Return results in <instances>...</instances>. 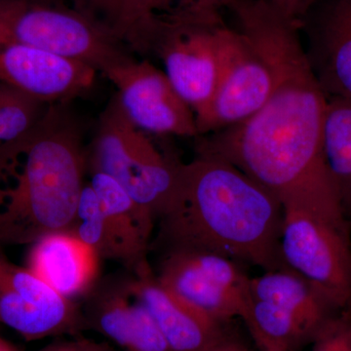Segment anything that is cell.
<instances>
[{
  "instance_id": "obj_23",
  "label": "cell",
  "mask_w": 351,
  "mask_h": 351,
  "mask_svg": "<svg viewBox=\"0 0 351 351\" xmlns=\"http://www.w3.org/2000/svg\"><path fill=\"white\" fill-rule=\"evenodd\" d=\"M49 106L0 82V147L32 130Z\"/></svg>"
},
{
  "instance_id": "obj_27",
  "label": "cell",
  "mask_w": 351,
  "mask_h": 351,
  "mask_svg": "<svg viewBox=\"0 0 351 351\" xmlns=\"http://www.w3.org/2000/svg\"><path fill=\"white\" fill-rule=\"evenodd\" d=\"M41 351H114L106 343L86 339H64L41 348Z\"/></svg>"
},
{
  "instance_id": "obj_29",
  "label": "cell",
  "mask_w": 351,
  "mask_h": 351,
  "mask_svg": "<svg viewBox=\"0 0 351 351\" xmlns=\"http://www.w3.org/2000/svg\"><path fill=\"white\" fill-rule=\"evenodd\" d=\"M251 337L254 341H255L258 351H286L283 348L274 345L269 339H265L263 337L260 336V335L255 334V332H251Z\"/></svg>"
},
{
  "instance_id": "obj_1",
  "label": "cell",
  "mask_w": 351,
  "mask_h": 351,
  "mask_svg": "<svg viewBox=\"0 0 351 351\" xmlns=\"http://www.w3.org/2000/svg\"><path fill=\"white\" fill-rule=\"evenodd\" d=\"M299 25L274 11L256 15L245 34L265 55L276 87L258 112L208 134L197 156L232 164L283 207L317 209L338 201L323 154L327 96L302 47Z\"/></svg>"
},
{
  "instance_id": "obj_6",
  "label": "cell",
  "mask_w": 351,
  "mask_h": 351,
  "mask_svg": "<svg viewBox=\"0 0 351 351\" xmlns=\"http://www.w3.org/2000/svg\"><path fill=\"white\" fill-rule=\"evenodd\" d=\"M156 276L176 297L218 324L248 317L251 277L232 258L208 251L162 252Z\"/></svg>"
},
{
  "instance_id": "obj_4",
  "label": "cell",
  "mask_w": 351,
  "mask_h": 351,
  "mask_svg": "<svg viewBox=\"0 0 351 351\" xmlns=\"http://www.w3.org/2000/svg\"><path fill=\"white\" fill-rule=\"evenodd\" d=\"M86 163L87 172L110 176L156 219L169 202L180 166L127 119L117 96L101 114Z\"/></svg>"
},
{
  "instance_id": "obj_18",
  "label": "cell",
  "mask_w": 351,
  "mask_h": 351,
  "mask_svg": "<svg viewBox=\"0 0 351 351\" xmlns=\"http://www.w3.org/2000/svg\"><path fill=\"white\" fill-rule=\"evenodd\" d=\"M250 291L253 299L282 307L315 330L339 311L315 286L287 267L251 277Z\"/></svg>"
},
{
  "instance_id": "obj_5",
  "label": "cell",
  "mask_w": 351,
  "mask_h": 351,
  "mask_svg": "<svg viewBox=\"0 0 351 351\" xmlns=\"http://www.w3.org/2000/svg\"><path fill=\"white\" fill-rule=\"evenodd\" d=\"M0 36L103 73L130 57L117 39L62 0H0Z\"/></svg>"
},
{
  "instance_id": "obj_21",
  "label": "cell",
  "mask_w": 351,
  "mask_h": 351,
  "mask_svg": "<svg viewBox=\"0 0 351 351\" xmlns=\"http://www.w3.org/2000/svg\"><path fill=\"white\" fill-rule=\"evenodd\" d=\"M323 154L346 218L351 221V103L327 97Z\"/></svg>"
},
{
  "instance_id": "obj_20",
  "label": "cell",
  "mask_w": 351,
  "mask_h": 351,
  "mask_svg": "<svg viewBox=\"0 0 351 351\" xmlns=\"http://www.w3.org/2000/svg\"><path fill=\"white\" fill-rule=\"evenodd\" d=\"M69 232L90 247L100 260L117 261L131 274H135L137 270L130 251L88 182L80 193Z\"/></svg>"
},
{
  "instance_id": "obj_16",
  "label": "cell",
  "mask_w": 351,
  "mask_h": 351,
  "mask_svg": "<svg viewBox=\"0 0 351 351\" xmlns=\"http://www.w3.org/2000/svg\"><path fill=\"white\" fill-rule=\"evenodd\" d=\"M73 7L127 50L154 54L167 25L158 0H73Z\"/></svg>"
},
{
  "instance_id": "obj_24",
  "label": "cell",
  "mask_w": 351,
  "mask_h": 351,
  "mask_svg": "<svg viewBox=\"0 0 351 351\" xmlns=\"http://www.w3.org/2000/svg\"><path fill=\"white\" fill-rule=\"evenodd\" d=\"M311 351H351V311L332 314L316 332Z\"/></svg>"
},
{
  "instance_id": "obj_3",
  "label": "cell",
  "mask_w": 351,
  "mask_h": 351,
  "mask_svg": "<svg viewBox=\"0 0 351 351\" xmlns=\"http://www.w3.org/2000/svg\"><path fill=\"white\" fill-rule=\"evenodd\" d=\"M82 132L64 104L0 147V248L69 232L85 184Z\"/></svg>"
},
{
  "instance_id": "obj_8",
  "label": "cell",
  "mask_w": 351,
  "mask_h": 351,
  "mask_svg": "<svg viewBox=\"0 0 351 351\" xmlns=\"http://www.w3.org/2000/svg\"><path fill=\"white\" fill-rule=\"evenodd\" d=\"M154 54L178 94L195 115L207 112L218 85L221 68V18L168 17Z\"/></svg>"
},
{
  "instance_id": "obj_11",
  "label": "cell",
  "mask_w": 351,
  "mask_h": 351,
  "mask_svg": "<svg viewBox=\"0 0 351 351\" xmlns=\"http://www.w3.org/2000/svg\"><path fill=\"white\" fill-rule=\"evenodd\" d=\"M117 87L122 112L140 130L197 137L195 113L163 71L147 61L126 58L104 73Z\"/></svg>"
},
{
  "instance_id": "obj_30",
  "label": "cell",
  "mask_w": 351,
  "mask_h": 351,
  "mask_svg": "<svg viewBox=\"0 0 351 351\" xmlns=\"http://www.w3.org/2000/svg\"><path fill=\"white\" fill-rule=\"evenodd\" d=\"M0 351H19L10 343L5 341L2 338H0Z\"/></svg>"
},
{
  "instance_id": "obj_26",
  "label": "cell",
  "mask_w": 351,
  "mask_h": 351,
  "mask_svg": "<svg viewBox=\"0 0 351 351\" xmlns=\"http://www.w3.org/2000/svg\"><path fill=\"white\" fill-rule=\"evenodd\" d=\"M289 20L301 25L316 0H269Z\"/></svg>"
},
{
  "instance_id": "obj_2",
  "label": "cell",
  "mask_w": 351,
  "mask_h": 351,
  "mask_svg": "<svg viewBox=\"0 0 351 351\" xmlns=\"http://www.w3.org/2000/svg\"><path fill=\"white\" fill-rule=\"evenodd\" d=\"M284 209L262 184L232 164L196 156L180 163L174 191L159 216L162 252H213L265 271L286 267Z\"/></svg>"
},
{
  "instance_id": "obj_17",
  "label": "cell",
  "mask_w": 351,
  "mask_h": 351,
  "mask_svg": "<svg viewBox=\"0 0 351 351\" xmlns=\"http://www.w3.org/2000/svg\"><path fill=\"white\" fill-rule=\"evenodd\" d=\"M308 55L327 97L351 103V0H335L323 15Z\"/></svg>"
},
{
  "instance_id": "obj_25",
  "label": "cell",
  "mask_w": 351,
  "mask_h": 351,
  "mask_svg": "<svg viewBox=\"0 0 351 351\" xmlns=\"http://www.w3.org/2000/svg\"><path fill=\"white\" fill-rule=\"evenodd\" d=\"M232 0H158L164 18L180 17L213 19L219 10L228 7Z\"/></svg>"
},
{
  "instance_id": "obj_22",
  "label": "cell",
  "mask_w": 351,
  "mask_h": 351,
  "mask_svg": "<svg viewBox=\"0 0 351 351\" xmlns=\"http://www.w3.org/2000/svg\"><path fill=\"white\" fill-rule=\"evenodd\" d=\"M249 332L260 335L286 351H300L313 343L318 330L282 307L253 299L244 321Z\"/></svg>"
},
{
  "instance_id": "obj_14",
  "label": "cell",
  "mask_w": 351,
  "mask_h": 351,
  "mask_svg": "<svg viewBox=\"0 0 351 351\" xmlns=\"http://www.w3.org/2000/svg\"><path fill=\"white\" fill-rule=\"evenodd\" d=\"M100 258L69 232L49 233L32 244L27 269L69 301L84 298L98 282Z\"/></svg>"
},
{
  "instance_id": "obj_15",
  "label": "cell",
  "mask_w": 351,
  "mask_h": 351,
  "mask_svg": "<svg viewBox=\"0 0 351 351\" xmlns=\"http://www.w3.org/2000/svg\"><path fill=\"white\" fill-rule=\"evenodd\" d=\"M131 283L173 350L201 351L225 331L226 325L210 320L164 287L151 265L132 274Z\"/></svg>"
},
{
  "instance_id": "obj_28",
  "label": "cell",
  "mask_w": 351,
  "mask_h": 351,
  "mask_svg": "<svg viewBox=\"0 0 351 351\" xmlns=\"http://www.w3.org/2000/svg\"><path fill=\"white\" fill-rule=\"evenodd\" d=\"M201 351H251L248 345L226 329Z\"/></svg>"
},
{
  "instance_id": "obj_10",
  "label": "cell",
  "mask_w": 351,
  "mask_h": 351,
  "mask_svg": "<svg viewBox=\"0 0 351 351\" xmlns=\"http://www.w3.org/2000/svg\"><path fill=\"white\" fill-rule=\"evenodd\" d=\"M0 323L25 341L86 331L80 304L57 294L31 269L15 265L0 248Z\"/></svg>"
},
{
  "instance_id": "obj_9",
  "label": "cell",
  "mask_w": 351,
  "mask_h": 351,
  "mask_svg": "<svg viewBox=\"0 0 351 351\" xmlns=\"http://www.w3.org/2000/svg\"><path fill=\"white\" fill-rule=\"evenodd\" d=\"M276 75L265 55L239 29L223 27L218 85L205 114L196 121L208 135L248 119L269 100Z\"/></svg>"
},
{
  "instance_id": "obj_12",
  "label": "cell",
  "mask_w": 351,
  "mask_h": 351,
  "mask_svg": "<svg viewBox=\"0 0 351 351\" xmlns=\"http://www.w3.org/2000/svg\"><path fill=\"white\" fill-rule=\"evenodd\" d=\"M80 304L87 330L123 351H174L149 309L134 293L131 276L99 279Z\"/></svg>"
},
{
  "instance_id": "obj_7",
  "label": "cell",
  "mask_w": 351,
  "mask_h": 351,
  "mask_svg": "<svg viewBox=\"0 0 351 351\" xmlns=\"http://www.w3.org/2000/svg\"><path fill=\"white\" fill-rule=\"evenodd\" d=\"M280 249L289 269L308 280L337 311H351V239L313 215L283 208Z\"/></svg>"
},
{
  "instance_id": "obj_13",
  "label": "cell",
  "mask_w": 351,
  "mask_h": 351,
  "mask_svg": "<svg viewBox=\"0 0 351 351\" xmlns=\"http://www.w3.org/2000/svg\"><path fill=\"white\" fill-rule=\"evenodd\" d=\"M96 73L86 64L0 36V82L47 105L85 93Z\"/></svg>"
},
{
  "instance_id": "obj_19",
  "label": "cell",
  "mask_w": 351,
  "mask_h": 351,
  "mask_svg": "<svg viewBox=\"0 0 351 351\" xmlns=\"http://www.w3.org/2000/svg\"><path fill=\"white\" fill-rule=\"evenodd\" d=\"M89 173L88 182L100 198L110 221L130 251L137 265V274L149 265L147 252L156 218L110 176Z\"/></svg>"
}]
</instances>
